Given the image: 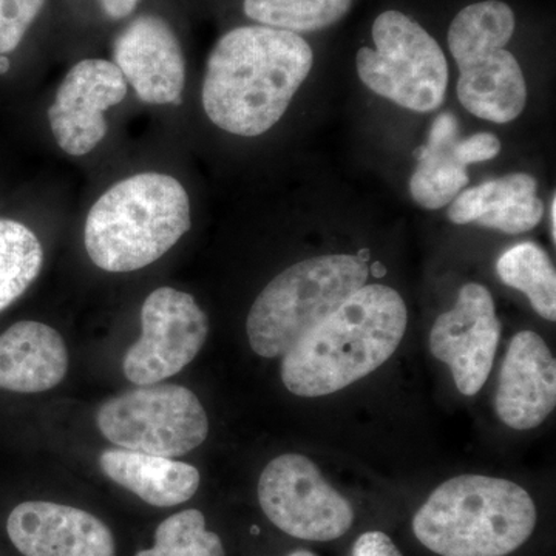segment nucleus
Segmentation results:
<instances>
[{
  "instance_id": "f257e3e1",
  "label": "nucleus",
  "mask_w": 556,
  "mask_h": 556,
  "mask_svg": "<svg viewBox=\"0 0 556 556\" xmlns=\"http://www.w3.org/2000/svg\"><path fill=\"white\" fill-rule=\"evenodd\" d=\"M313 64V49L298 33L265 25L233 28L208 54L204 112L229 134H266L283 118Z\"/></svg>"
},
{
  "instance_id": "f03ea898",
  "label": "nucleus",
  "mask_w": 556,
  "mask_h": 556,
  "mask_svg": "<svg viewBox=\"0 0 556 556\" xmlns=\"http://www.w3.org/2000/svg\"><path fill=\"white\" fill-rule=\"evenodd\" d=\"M407 320L397 291L365 285L285 354V387L295 396L320 397L364 379L396 353Z\"/></svg>"
},
{
  "instance_id": "7ed1b4c3",
  "label": "nucleus",
  "mask_w": 556,
  "mask_h": 556,
  "mask_svg": "<svg viewBox=\"0 0 556 556\" xmlns=\"http://www.w3.org/2000/svg\"><path fill=\"white\" fill-rule=\"evenodd\" d=\"M536 507L507 479L463 475L438 486L413 518V532L441 556H507L529 541Z\"/></svg>"
},
{
  "instance_id": "20e7f679",
  "label": "nucleus",
  "mask_w": 556,
  "mask_h": 556,
  "mask_svg": "<svg viewBox=\"0 0 556 556\" xmlns=\"http://www.w3.org/2000/svg\"><path fill=\"white\" fill-rule=\"evenodd\" d=\"M190 229V201L169 175L138 174L116 182L87 217L84 243L108 273H131L163 257Z\"/></svg>"
},
{
  "instance_id": "39448f33",
  "label": "nucleus",
  "mask_w": 556,
  "mask_h": 556,
  "mask_svg": "<svg viewBox=\"0 0 556 556\" xmlns=\"http://www.w3.org/2000/svg\"><path fill=\"white\" fill-rule=\"evenodd\" d=\"M367 278V262L357 255H321L285 269L249 311L252 350L266 358L283 357L365 287Z\"/></svg>"
},
{
  "instance_id": "423d86ee",
  "label": "nucleus",
  "mask_w": 556,
  "mask_h": 556,
  "mask_svg": "<svg viewBox=\"0 0 556 556\" xmlns=\"http://www.w3.org/2000/svg\"><path fill=\"white\" fill-rule=\"evenodd\" d=\"M515 27L514 10L501 0L468 5L450 25L448 49L459 68L457 98L471 115L490 123H511L526 108L525 75L504 49Z\"/></svg>"
},
{
  "instance_id": "0eeeda50",
  "label": "nucleus",
  "mask_w": 556,
  "mask_h": 556,
  "mask_svg": "<svg viewBox=\"0 0 556 556\" xmlns=\"http://www.w3.org/2000/svg\"><path fill=\"white\" fill-rule=\"evenodd\" d=\"M375 49L358 50V78L379 97L417 113L444 104L448 64L437 39L407 14L390 10L372 24Z\"/></svg>"
},
{
  "instance_id": "6e6552de",
  "label": "nucleus",
  "mask_w": 556,
  "mask_h": 556,
  "mask_svg": "<svg viewBox=\"0 0 556 556\" xmlns=\"http://www.w3.org/2000/svg\"><path fill=\"white\" fill-rule=\"evenodd\" d=\"M97 424L112 444L163 457L188 455L208 434L199 397L174 383L139 386L109 399L98 412Z\"/></svg>"
},
{
  "instance_id": "1a4fd4ad",
  "label": "nucleus",
  "mask_w": 556,
  "mask_h": 556,
  "mask_svg": "<svg viewBox=\"0 0 556 556\" xmlns=\"http://www.w3.org/2000/svg\"><path fill=\"white\" fill-rule=\"evenodd\" d=\"M258 501L274 526L299 540L334 541L354 522L350 501L332 489L313 460L295 453L278 456L265 467Z\"/></svg>"
},
{
  "instance_id": "9d476101",
  "label": "nucleus",
  "mask_w": 556,
  "mask_h": 556,
  "mask_svg": "<svg viewBox=\"0 0 556 556\" xmlns=\"http://www.w3.org/2000/svg\"><path fill=\"white\" fill-rule=\"evenodd\" d=\"M142 334L124 356V376L137 386H153L178 375L206 342L208 320L188 292L163 287L146 299Z\"/></svg>"
},
{
  "instance_id": "9b49d317",
  "label": "nucleus",
  "mask_w": 556,
  "mask_h": 556,
  "mask_svg": "<svg viewBox=\"0 0 556 556\" xmlns=\"http://www.w3.org/2000/svg\"><path fill=\"white\" fill-rule=\"evenodd\" d=\"M501 339V321L489 289L467 283L456 305L441 314L430 332L431 354L452 371L459 393L475 396L489 379Z\"/></svg>"
},
{
  "instance_id": "f8f14e48",
  "label": "nucleus",
  "mask_w": 556,
  "mask_h": 556,
  "mask_svg": "<svg viewBox=\"0 0 556 556\" xmlns=\"http://www.w3.org/2000/svg\"><path fill=\"white\" fill-rule=\"evenodd\" d=\"M126 94V79L113 62H78L62 80L49 110L58 146L68 155H87L108 134L105 112Z\"/></svg>"
},
{
  "instance_id": "ddd939ff",
  "label": "nucleus",
  "mask_w": 556,
  "mask_h": 556,
  "mask_svg": "<svg viewBox=\"0 0 556 556\" xmlns=\"http://www.w3.org/2000/svg\"><path fill=\"white\" fill-rule=\"evenodd\" d=\"M113 64L146 104H181L186 61L169 22L142 14L113 43Z\"/></svg>"
},
{
  "instance_id": "4468645a",
  "label": "nucleus",
  "mask_w": 556,
  "mask_h": 556,
  "mask_svg": "<svg viewBox=\"0 0 556 556\" xmlns=\"http://www.w3.org/2000/svg\"><path fill=\"white\" fill-rule=\"evenodd\" d=\"M11 543L24 556H115V538L101 519L80 508L28 501L7 521Z\"/></svg>"
},
{
  "instance_id": "2eb2a0df",
  "label": "nucleus",
  "mask_w": 556,
  "mask_h": 556,
  "mask_svg": "<svg viewBox=\"0 0 556 556\" xmlns=\"http://www.w3.org/2000/svg\"><path fill=\"white\" fill-rule=\"evenodd\" d=\"M556 405V362L547 343L521 331L508 346L497 383L496 415L514 430H532Z\"/></svg>"
},
{
  "instance_id": "dca6fc26",
  "label": "nucleus",
  "mask_w": 556,
  "mask_h": 556,
  "mask_svg": "<svg viewBox=\"0 0 556 556\" xmlns=\"http://www.w3.org/2000/svg\"><path fill=\"white\" fill-rule=\"evenodd\" d=\"M68 369V351L56 329L40 321H17L0 336V388L42 393L60 386Z\"/></svg>"
},
{
  "instance_id": "f3484780",
  "label": "nucleus",
  "mask_w": 556,
  "mask_h": 556,
  "mask_svg": "<svg viewBox=\"0 0 556 556\" xmlns=\"http://www.w3.org/2000/svg\"><path fill=\"white\" fill-rule=\"evenodd\" d=\"M536 179L510 174L460 192L448 208L450 222L501 230L508 236L529 232L540 225L543 201L536 197Z\"/></svg>"
},
{
  "instance_id": "a211bd4d",
  "label": "nucleus",
  "mask_w": 556,
  "mask_h": 556,
  "mask_svg": "<svg viewBox=\"0 0 556 556\" xmlns=\"http://www.w3.org/2000/svg\"><path fill=\"white\" fill-rule=\"evenodd\" d=\"M100 464L105 477L153 507L188 503L200 486V471L170 457L110 448L102 453Z\"/></svg>"
},
{
  "instance_id": "6ab92c4d",
  "label": "nucleus",
  "mask_w": 556,
  "mask_h": 556,
  "mask_svg": "<svg viewBox=\"0 0 556 556\" xmlns=\"http://www.w3.org/2000/svg\"><path fill=\"white\" fill-rule=\"evenodd\" d=\"M459 124L452 113L434 119L427 146L416 152L417 167L409 179V192L419 206L437 211L447 206L468 185L467 167L456 160Z\"/></svg>"
},
{
  "instance_id": "aec40b11",
  "label": "nucleus",
  "mask_w": 556,
  "mask_h": 556,
  "mask_svg": "<svg viewBox=\"0 0 556 556\" xmlns=\"http://www.w3.org/2000/svg\"><path fill=\"white\" fill-rule=\"evenodd\" d=\"M507 287L527 295L533 311L548 321L556 318V274L547 252L535 243L507 249L496 263Z\"/></svg>"
},
{
  "instance_id": "412c9836",
  "label": "nucleus",
  "mask_w": 556,
  "mask_h": 556,
  "mask_svg": "<svg viewBox=\"0 0 556 556\" xmlns=\"http://www.w3.org/2000/svg\"><path fill=\"white\" fill-rule=\"evenodd\" d=\"M43 263L42 244L27 226L0 218V311L30 288Z\"/></svg>"
},
{
  "instance_id": "4be33fe9",
  "label": "nucleus",
  "mask_w": 556,
  "mask_h": 556,
  "mask_svg": "<svg viewBox=\"0 0 556 556\" xmlns=\"http://www.w3.org/2000/svg\"><path fill=\"white\" fill-rule=\"evenodd\" d=\"M353 0H244L249 20L291 33L324 30L342 20Z\"/></svg>"
},
{
  "instance_id": "5701e85b",
  "label": "nucleus",
  "mask_w": 556,
  "mask_h": 556,
  "mask_svg": "<svg viewBox=\"0 0 556 556\" xmlns=\"http://www.w3.org/2000/svg\"><path fill=\"white\" fill-rule=\"evenodd\" d=\"M217 533L208 532L206 518L197 508L164 519L155 532V546L135 556H225Z\"/></svg>"
},
{
  "instance_id": "b1692460",
  "label": "nucleus",
  "mask_w": 556,
  "mask_h": 556,
  "mask_svg": "<svg viewBox=\"0 0 556 556\" xmlns=\"http://www.w3.org/2000/svg\"><path fill=\"white\" fill-rule=\"evenodd\" d=\"M46 0H0V54L16 50Z\"/></svg>"
},
{
  "instance_id": "393cba45",
  "label": "nucleus",
  "mask_w": 556,
  "mask_h": 556,
  "mask_svg": "<svg viewBox=\"0 0 556 556\" xmlns=\"http://www.w3.org/2000/svg\"><path fill=\"white\" fill-rule=\"evenodd\" d=\"M456 160L463 166L468 164L482 163L495 159L497 153L501 152V141L493 134H475L466 139H459L456 142L455 150Z\"/></svg>"
},
{
  "instance_id": "a878e982",
  "label": "nucleus",
  "mask_w": 556,
  "mask_h": 556,
  "mask_svg": "<svg viewBox=\"0 0 556 556\" xmlns=\"http://www.w3.org/2000/svg\"><path fill=\"white\" fill-rule=\"evenodd\" d=\"M351 556H402V554L387 533L367 532L357 538Z\"/></svg>"
},
{
  "instance_id": "bb28decb",
  "label": "nucleus",
  "mask_w": 556,
  "mask_h": 556,
  "mask_svg": "<svg viewBox=\"0 0 556 556\" xmlns=\"http://www.w3.org/2000/svg\"><path fill=\"white\" fill-rule=\"evenodd\" d=\"M102 10L108 14L112 20H126L127 16H130L141 0H100Z\"/></svg>"
},
{
  "instance_id": "cd10ccee",
  "label": "nucleus",
  "mask_w": 556,
  "mask_h": 556,
  "mask_svg": "<svg viewBox=\"0 0 556 556\" xmlns=\"http://www.w3.org/2000/svg\"><path fill=\"white\" fill-rule=\"evenodd\" d=\"M555 214H556V199L555 195L552 197L551 201V233H552V241H556V222H555Z\"/></svg>"
},
{
  "instance_id": "c85d7f7f",
  "label": "nucleus",
  "mask_w": 556,
  "mask_h": 556,
  "mask_svg": "<svg viewBox=\"0 0 556 556\" xmlns=\"http://www.w3.org/2000/svg\"><path fill=\"white\" fill-rule=\"evenodd\" d=\"M10 70V60L5 54H0V75H5Z\"/></svg>"
},
{
  "instance_id": "c756f323",
  "label": "nucleus",
  "mask_w": 556,
  "mask_h": 556,
  "mask_svg": "<svg viewBox=\"0 0 556 556\" xmlns=\"http://www.w3.org/2000/svg\"><path fill=\"white\" fill-rule=\"evenodd\" d=\"M288 556H317V555H314L313 552H309V551H295V552H292V554H289Z\"/></svg>"
}]
</instances>
